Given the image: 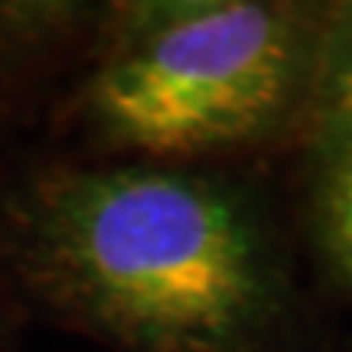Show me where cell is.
I'll use <instances>...</instances> for the list:
<instances>
[{
	"mask_svg": "<svg viewBox=\"0 0 352 352\" xmlns=\"http://www.w3.org/2000/svg\"><path fill=\"white\" fill-rule=\"evenodd\" d=\"M13 267L52 314L131 352H254L280 271L241 192L173 164L56 166L7 206Z\"/></svg>",
	"mask_w": 352,
	"mask_h": 352,
	"instance_id": "6da1fadb",
	"label": "cell"
},
{
	"mask_svg": "<svg viewBox=\"0 0 352 352\" xmlns=\"http://www.w3.org/2000/svg\"><path fill=\"white\" fill-rule=\"evenodd\" d=\"M320 16L280 0L121 3L82 91L88 124L151 164L274 138L316 104Z\"/></svg>",
	"mask_w": 352,
	"mask_h": 352,
	"instance_id": "7a4b0ae2",
	"label": "cell"
},
{
	"mask_svg": "<svg viewBox=\"0 0 352 352\" xmlns=\"http://www.w3.org/2000/svg\"><path fill=\"white\" fill-rule=\"evenodd\" d=\"M310 206L320 248L352 287V98L316 108Z\"/></svg>",
	"mask_w": 352,
	"mask_h": 352,
	"instance_id": "3957f363",
	"label": "cell"
},
{
	"mask_svg": "<svg viewBox=\"0 0 352 352\" xmlns=\"http://www.w3.org/2000/svg\"><path fill=\"white\" fill-rule=\"evenodd\" d=\"M346 98H352V0L323 10L316 50V108Z\"/></svg>",
	"mask_w": 352,
	"mask_h": 352,
	"instance_id": "277c9868",
	"label": "cell"
}]
</instances>
